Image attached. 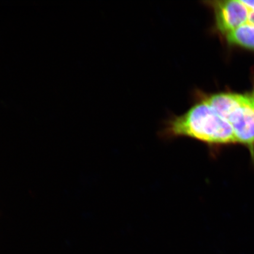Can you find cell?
I'll return each instance as SVG.
<instances>
[{
    "label": "cell",
    "instance_id": "cell-6",
    "mask_svg": "<svg viewBox=\"0 0 254 254\" xmlns=\"http://www.w3.org/2000/svg\"><path fill=\"white\" fill-rule=\"evenodd\" d=\"M241 1L244 5H246L250 11L254 12V1Z\"/></svg>",
    "mask_w": 254,
    "mask_h": 254
},
{
    "label": "cell",
    "instance_id": "cell-7",
    "mask_svg": "<svg viewBox=\"0 0 254 254\" xmlns=\"http://www.w3.org/2000/svg\"><path fill=\"white\" fill-rule=\"evenodd\" d=\"M249 23L254 25V12L253 11H250Z\"/></svg>",
    "mask_w": 254,
    "mask_h": 254
},
{
    "label": "cell",
    "instance_id": "cell-3",
    "mask_svg": "<svg viewBox=\"0 0 254 254\" xmlns=\"http://www.w3.org/2000/svg\"><path fill=\"white\" fill-rule=\"evenodd\" d=\"M206 3L213 9L216 29L224 36L249 22L250 11L241 0Z\"/></svg>",
    "mask_w": 254,
    "mask_h": 254
},
{
    "label": "cell",
    "instance_id": "cell-1",
    "mask_svg": "<svg viewBox=\"0 0 254 254\" xmlns=\"http://www.w3.org/2000/svg\"><path fill=\"white\" fill-rule=\"evenodd\" d=\"M186 113L166 121L160 136L166 139L187 138L207 146L212 152L237 145L233 127L201 96Z\"/></svg>",
    "mask_w": 254,
    "mask_h": 254
},
{
    "label": "cell",
    "instance_id": "cell-4",
    "mask_svg": "<svg viewBox=\"0 0 254 254\" xmlns=\"http://www.w3.org/2000/svg\"><path fill=\"white\" fill-rule=\"evenodd\" d=\"M203 97L221 117L228 122L231 114L243 103L246 94L220 93Z\"/></svg>",
    "mask_w": 254,
    "mask_h": 254
},
{
    "label": "cell",
    "instance_id": "cell-2",
    "mask_svg": "<svg viewBox=\"0 0 254 254\" xmlns=\"http://www.w3.org/2000/svg\"><path fill=\"white\" fill-rule=\"evenodd\" d=\"M228 122L233 127L237 145L249 150L254 164V89L246 93L243 103L231 114Z\"/></svg>",
    "mask_w": 254,
    "mask_h": 254
},
{
    "label": "cell",
    "instance_id": "cell-5",
    "mask_svg": "<svg viewBox=\"0 0 254 254\" xmlns=\"http://www.w3.org/2000/svg\"><path fill=\"white\" fill-rule=\"evenodd\" d=\"M225 36L227 42L232 45L254 51V25L249 22Z\"/></svg>",
    "mask_w": 254,
    "mask_h": 254
}]
</instances>
